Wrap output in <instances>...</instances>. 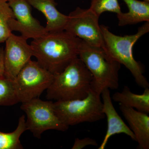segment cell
<instances>
[{"label": "cell", "mask_w": 149, "mask_h": 149, "mask_svg": "<svg viewBox=\"0 0 149 149\" xmlns=\"http://www.w3.org/2000/svg\"><path fill=\"white\" fill-rule=\"evenodd\" d=\"M82 40L65 31L48 32L30 44L33 56L44 68L58 74L78 57Z\"/></svg>", "instance_id": "obj_1"}, {"label": "cell", "mask_w": 149, "mask_h": 149, "mask_svg": "<svg viewBox=\"0 0 149 149\" xmlns=\"http://www.w3.org/2000/svg\"><path fill=\"white\" fill-rule=\"evenodd\" d=\"M93 76L79 57L61 72L55 74L47 90L49 100L67 101L85 98L92 89Z\"/></svg>", "instance_id": "obj_2"}, {"label": "cell", "mask_w": 149, "mask_h": 149, "mask_svg": "<svg viewBox=\"0 0 149 149\" xmlns=\"http://www.w3.org/2000/svg\"><path fill=\"white\" fill-rule=\"evenodd\" d=\"M104 47L103 48L111 58L123 65L130 71L137 85L141 88H149V83L144 75L142 64L136 61L133 54L135 43L149 31V22H146L138 29L136 34L124 36L112 33L105 25H100Z\"/></svg>", "instance_id": "obj_3"}, {"label": "cell", "mask_w": 149, "mask_h": 149, "mask_svg": "<svg viewBox=\"0 0 149 149\" xmlns=\"http://www.w3.org/2000/svg\"><path fill=\"white\" fill-rule=\"evenodd\" d=\"M78 57L93 76L92 90L101 95L104 89H118L121 64L111 58L103 48L91 45L82 40Z\"/></svg>", "instance_id": "obj_4"}, {"label": "cell", "mask_w": 149, "mask_h": 149, "mask_svg": "<svg viewBox=\"0 0 149 149\" xmlns=\"http://www.w3.org/2000/svg\"><path fill=\"white\" fill-rule=\"evenodd\" d=\"M54 105L58 117L68 126L96 122L105 117L101 95L92 89L85 98L56 101Z\"/></svg>", "instance_id": "obj_5"}, {"label": "cell", "mask_w": 149, "mask_h": 149, "mask_svg": "<svg viewBox=\"0 0 149 149\" xmlns=\"http://www.w3.org/2000/svg\"><path fill=\"white\" fill-rule=\"evenodd\" d=\"M20 109L27 116L25 120L27 130L37 139L49 130L65 131L69 126L65 124L56 114L54 102L44 101L39 98L21 103Z\"/></svg>", "instance_id": "obj_6"}, {"label": "cell", "mask_w": 149, "mask_h": 149, "mask_svg": "<svg viewBox=\"0 0 149 149\" xmlns=\"http://www.w3.org/2000/svg\"><path fill=\"white\" fill-rule=\"evenodd\" d=\"M54 74L37 61L30 59L15 79L19 102L39 98L52 83Z\"/></svg>", "instance_id": "obj_7"}, {"label": "cell", "mask_w": 149, "mask_h": 149, "mask_svg": "<svg viewBox=\"0 0 149 149\" xmlns=\"http://www.w3.org/2000/svg\"><path fill=\"white\" fill-rule=\"evenodd\" d=\"M64 31L91 45L103 47L104 42L99 17L90 8L77 7L68 15Z\"/></svg>", "instance_id": "obj_8"}, {"label": "cell", "mask_w": 149, "mask_h": 149, "mask_svg": "<svg viewBox=\"0 0 149 149\" xmlns=\"http://www.w3.org/2000/svg\"><path fill=\"white\" fill-rule=\"evenodd\" d=\"M27 39L12 33L6 42L4 49V75L13 80L22 68L33 56L32 48Z\"/></svg>", "instance_id": "obj_9"}, {"label": "cell", "mask_w": 149, "mask_h": 149, "mask_svg": "<svg viewBox=\"0 0 149 149\" xmlns=\"http://www.w3.org/2000/svg\"><path fill=\"white\" fill-rule=\"evenodd\" d=\"M8 2L15 17L9 23L12 32H19L27 40L38 39L48 33L45 27L32 16V6L27 0H8Z\"/></svg>", "instance_id": "obj_10"}, {"label": "cell", "mask_w": 149, "mask_h": 149, "mask_svg": "<svg viewBox=\"0 0 149 149\" xmlns=\"http://www.w3.org/2000/svg\"><path fill=\"white\" fill-rule=\"evenodd\" d=\"M101 95L102 99V111L107 117V129L98 149H104L110 138L116 134L123 133L136 141L134 133L124 123L113 107L109 89H104Z\"/></svg>", "instance_id": "obj_11"}, {"label": "cell", "mask_w": 149, "mask_h": 149, "mask_svg": "<svg viewBox=\"0 0 149 149\" xmlns=\"http://www.w3.org/2000/svg\"><path fill=\"white\" fill-rule=\"evenodd\" d=\"M119 109L134 133L138 148L149 149V116L142 112L123 105L119 104Z\"/></svg>", "instance_id": "obj_12"}, {"label": "cell", "mask_w": 149, "mask_h": 149, "mask_svg": "<svg viewBox=\"0 0 149 149\" xmlns=\"http://www.w3.org/2000/svg\"><path fill=\"white\" fill-rule=\"evenodd\" d=\"M32 7L42 12L47 19L45 27L48 32L64 31L68 15L60 12L54 0H27Z\"/></svg>", "instance_id": "obj_13"}, {"label": "cell", "mask_w": 149, "mask_h": 149, "mask_svg": "<svg viewBox=\"0 0 149 149\" xmlns=\"http://www.w3.org/2000/svg\"><path fill=\"white\" fill-rule=\"evenodd\" d=\"M128 7V12L117 15L120 27L149 22V2L138 0H122Z\"/></svg>", "instance_id": "obj_14"}, {"label": "cell", "mask_w": 149, "mask_h": 149, "mask_svg": "<svg viewBox=\"0 0 149 149\" xmlns=\"http://www.w3.org/2000/svg\"><path fill=\"white\" fill-rule=\"evenodd\" d=\"M141 95L133 93L128 86H124L121 92L113 95L112 100L119 104L123 105L148 114L149 113V88H145Z\"/></svg>", "instance_id": "obj_15"}, {"label": "cell", "mask_w": 149, "mask_h": 149, "mask_svg": "<svg viewBox=\"0 0 149 149\" xmlns=\"http://www.w3.org/2000/svg\"><path fill=\"white\" fill-rule=\"evenodd\" d=\"M25 116L19 117L18 125L15 130L10 133L0 131V149H22L24 148L20 141L22 133L27 130Z\"/></svg>", "instance_id": "obj_16"}, {"label": "cell", "mask_w": 149, "mask_h": 149, "mask_svg": "<svg viewBox=\"0 0 149 149\" xmlns=\"http://www.w3.org/2000/svg\"><path fill=\"white\" fill-rule=\"evenodd\" d=\"M19 103L14 80L0 77V106H10Z\"/></svg>", "instance_id": "obj_17"}, {"label": "cell", "mask_w": 149, "mask_h": 149, "mask_svg": "<svg viewBox=\"0 0 149 149\" xmlns=\"http://www.w3.org/2000/svg\"><path fill=\"white\" fill-rule=\"evenodd\" d=\"M15 18L8 0H0V43L4 42L12 33L9 23Z\"/></svg>", "instance_id": "obj_18"}, {"label": "cell", "mask_w": 149, "mask_h": 149, "mask_svg": "<svg viewBox=\"0 0 149 149\" xmlns=\"http://www.w3.org/2000/svg\"><path fill=\"white\" fill-rule=\"evenodd\" d=\"M90 9L99 17L105 12L121 13V8L118 0H91Z\"/></svg>", "instance_id": "obj_19"}, {"label": "cell", "mask_w": 149, "mask_h": 149, "mask_svg": "<svg viewBox=\"0 0 149 149\" xmlns=\"http://www.w3.org/2000/svg\"><path fill=\"white\" fill-rule=\"evenodd\" d=\"M96 141L90 138H85L83 139L76 138L74 140V143L72 149H81L88 146H97Z\"/></svg>", "instance_id": "obj_20"}, {"label": "cell", "mask_w": 149, "mask_h": 149, "mask_svg": "<svg viewBox=\"0 0 149 149\" xmlns=\"http://www.w3.org/2000/svg\"><path fill=\"white\" fill-rule=\"evenodd\" d=\"M4 49L0 47V77L4 75V67L3 61Z\"/></svg>", "instance_id": "obj_21"}, {"label": "cell", "mask_w": 149, "mask_h": 149, "mask_svg": "<svg viewBox=\"0 0 149 149\" xmlns=\"http://www.w3.org/2000/svg\"><path fill=\"white\" fill-rule=\"evenodd\" d=\"M143 1H145L146 2H149V0H143Z\"/></svg>", "instance_id": "obj_22"}]
</instances>
